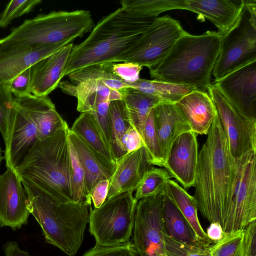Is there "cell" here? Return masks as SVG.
Instances as JSON below:
<instances>
[{
	"instance_id": "8fae6325",
	"label": "cell",
	"mask_w": 256,
	"mask_h": 256,
	"mask_svg": "<svg viewBox=\"0 0 256 256\" xmlns=\"http://www.w3.org/2000/svg\"><path fill=\"white\" fill-rule=\"evenodd\" d=\"M256 220V151L240 161L237 182L222 230L224 233L244 229Z\"/></svg>"
},
{
	"instance_id": "8992f818",
	"label": "cell",
	"mask_w": 256,
	"mask_h": 256,
	"mask_svg": "<svg viewBox=\"0 0 256 256\" xmlns=\"http://www.w3.org/2000/svg\"><path fill=\"white\" fill-rule=\"evenodd\" d=\"M28 209L40 226L46 242L68 256H74L84 237L90 212L86 202L57 203L23 186Z\"/></svg>"
},
{
	"instance_id": "ba28073f",
	"label": "cell",
	"mask_w": 256,
	"mask_h": 256,
	"mask_svg": "<svg viewBox=\"0 0 256 256\" xmlns=\"http://www.w3.org/2000/svg\"><path fill=\"white\" fill-rule=\"evenodd\" d=\"M133 192L129 191L106 199L100 208L90 209L89 231L96 244L112 246L130 240L138 202Z\"/></svg>"
},
{
	"instance_id": "816d5d0a",
	"label": "cell",
	"mask_w": 256,
	"mask_h": 256,
	"mask_svg": "<svg viewBox=\"0 0 256 256\" xmlns=\"http://www.w3.org/2000/svg\"><path fill=\"white\" fill-rule=\"evenodd\" d=\"M164 256H166V254H164Z\"/></svg>"
},
{
	"instance_id": "d6986e66",
	"label": "cell",
	"mask_w": 256,
	"mask_h": 256,
	"mask_svg": "<svg viewBox=\"0 0 256 256\" xmlns=\"http://www.w3.org/2000/svg\"><path fill=\"white\" fill-rule=\"evenodd\" d=\"M154 129L164 163L174 140L190 128L174 103L160 102L152 110Z\"/></svg>"
},
{
	"instance_id": "7c38bea8",
	"label": "cell",
	"mask_w": 256,
	"mask_h": 256,
	"mask_svg": "<svg viewBox=\"0 0 256 256\" xmlns=\"http://www.w3.org/2000/svg\"><path fill=\"white\" fill-rule=\"evenodd\" d=\"M160 193L139 200L136 205L132 242L140 256H164L165 230Z\"/></svg>"
},
{
	"instance_id": "603a6c76",
	"label": "cell",
	"mask_w": 256,
	"mask_h": 256,
	"mask_svg": "<svg viewBox=\"0 0 256 256\" xmlns=\"http://www.w3.org/2000/svg\"><path fill=\"white\" fill-rule=\"evenodd\" d=\"M66 40L35 49L11 53L0 57V82L8 84L26 69L67 44Z\"/></svg>"
},
{
	"instance_id": "4dcf8cb0",
	"label": "cell",
	"mask_w": 256,
	"mask_h": 256,
	"mask_svg": "<svg viewBox=\"0 0 256 256\" xmlns=\"http://www.w3.org/2000/svg\"><path fill=\"white\" fill-rule=\"evenodd\" d=\"M111 132V152L117 162L124 156L122 139L126 131L132 126L126 113L122 100L110 102L109 106Z\"/></svg>"
},
{
	"instance_id": "484cf974",
	"label": "cell",
	"mask_w": 256,
	"mask_h": 256,
	"mask_svg": "<svg viewBox=\"0 0 256 256\" xmlns=\"http://www.w3.org/2000/svg\"><path fill=\"white\" fill-rule=\"evenodd\" d=\"M68 138L75 148L84 171L87 202L91 205L90 194L93 188L100 181L109 180V177L90 148L70 129Z\"/></svg>"
},
{
	"instance_id": "83f0119b",
	"label": "cell",
	"mask_w": 256,
	"mask_h": 256,
	"mask_svg": "<svg viewBox=\"0 0 256 256\" xmlns=\"http://www.w3.org/2000/svg\"><path fill=\"white\" fill-rule=\"evenodd\" d=\"M122 100L126 113L130 125L142 136L150 114L162 101L154 96L131 88L124 94Z\"/></svg>"
},
{
	"instance_id": "d4e9b609",
	"label": "cell",
	"mask_w": 256,
	"mask_h": 256,
	"mask_svg": "<svg viewBox=\"0 0 256 256\" xmlns=\"http://www.w3.org/2000/svg\"><path fill=\"white\" fill-rule=\"evenodd\" d=\"M77 98L76 110L84 112L92 110L98 104L104 101L122 100L124 95L108 88L102 80L90 79L74 84Z\"/></svg>"
},
{
	"instance_id": "74e56055",
	"label": "cell",
	"mask_w": 256,
	"mask_h": 256,
	"mask_svg": "<svg viewBox=\"0 0 256 256\" xmlns=\"http://www.w3.org/2000/svg\"><path fill=\"white\" fill-rule=\"evenodd\" d=\"M42 2L41 0L10 1L0 14V28H6L14 19L29 13Z\"/></svg>"
},
{
	"instance_id": "d6a6232c",
	"label": "cell",
	"mask_w": 256,
	"mask_h": 256,
	"mask_svg": "<svg viewBox=\"0 0 256 256\" xmlns=\"http://www.w3.org/2000/svg\"><path fill=\"white\" fill-rule=\"evenodd\" d=\"M172 178L165 169L149 167L143 173L136 189L134 198L139 200L162 193L166 182Z\"/></svg>"
},
{
	"instance_id": "836d02e7",
	"label": "cell",
	"mask_w": 256,
	"mask_h": 256,
	"mask_svg": "<svg viewBox=\"0 0 256 256\" xmlns=\"http://www.w3.org/2000/svg\"><path fill=\"white\" fill-rule=\"evenodd\" d=\"M142 137L148 164L164 167V158L154 124L152 110L147 118Z\"/></svg>"
},
{
	"instance_id": "3957f363",
	"label": "cell",
	"mask_w": 256,
	"mask_h": 256,
	"mask_svg": "<svg viewBox=\"0 0 256 256\" xmlns=\"http://www.w3.org/2000/svg\"><path fill=\"white\" fill-rule=\"evenodd\" d=\"M154 20L133 16L120 7L102 18L86 38L73 46L64 76L92 65L118 62Z\"/></svg>"
},
{
	"instance_id": "ac0fdd59",
	"label": "cell",
	"mask_w": 256,
	"mask_h": 256,
	"mask_svg": "<svg viewBox=\"0 0 256 256\" xmlns=\"http://www.w3.org/2000/svg\"><path fill=\"white\" fill-rule=\"evenodd\" d=\"M244 2V0H184L182 10L210 20L222 36L237 21Z\"/></svg>"
},
{
	"instance_id": "1f68e13d",
	"label": "cell",
	"mask_w": 256,
	"mask_h": 256,
	"mask_svg": "<svg viewBox=\"0 0 256 256\" xmlns=\"http://www.w3.org/2000/svg\"><path fill=\"white\" fill-rule=\"evenodd\" d=\"M111 64L112 63H106L92 65L72 72L67 76L74 85L89 79L102 80L110 89L118 91L124 96L130 88L112 73Z\"/></svg>"
},
{
	"instance_id": "cb8c5ba5",
	"label": "cell",
	"mask_w": 256,
	"mask_h": 256,
	"mask_svg": "<svg viewBox=\"0 0 256 256\" xmlns=\"http://www.w3.org/2000/svg\"><path fill=\"white\" fill-rule=\"evenodd\" d=\"M163 194L162 214L166 234L183 243L201 248L210 246L200 238L181 212L164 194Z\"/></svg>"
},
{
	"instance_id": "681fc988",
	"label": "cell",
	"mask_w": 256,
	"mask_h": 256,
	"mask_svg": "<svg viewBox=\"0 0 256 256\" xmlns=\"http://www.w3.org/2000/svg\"><path fill=\"white\" fill-rule=\"evenodd\" d=\"M58 86L65 93L72 96H76V88L74 85L68 81L60 82Z\"/></svg>"
},
{
	"instance_id": "4fadbf2b",
	"label": "cell",
	"mask_w": 256,
	"mask_h": 256,
	"mask_svg": "<svg viewBox=\"0 0 256 256\" xmlns=\"http://www.w3.org/2000/svg\"><path fill=\"white\" fill-rule=\"evenodd\" d=\"M38 140L32 94L15 98L14 112L8 134L4 140L6 168L14 169L18 166Z\"/></svg>"
},
{
	"instance_id": "f907efd6",
	"label": "cell",
	"mask_w": 256,
	"mask_h": 256,
	"mask_svg": "<svg viewBox=\"0 0 256 256\" xmlns=\"http://www.w3.org/2000/svg\"><path fill=\"white\" fill-rule=\"evenodd\" d=\"M3 158H4V156L2 155V150H1V148L0 147V164L2 161V160Z\"/></svg>"
},
{
	"instance_id": "ab89813d",
	"label": "cell",
	"mask_w": 256,
	"mask_h": 256,
	"mask_svg": "<svg viewBox=\"0 0 256 256\" xmlns=\"http://www.w3.org/2000/svg\"><path fill=\"white\" fill-rule=\"evenodd\" d=\"M82 256H140L132 241L112 246L98 244L86 251Z\"/></svg>"
},
{
	"instance_id": "f6af8a7d",
	"label": "cell",
	"mask_w": 256,
	"mask_h": 256,
	"mask_svg": "<svg viewBox=\"0 0 256 256\" xmlns=\"http://www.w3.org/2000/svg\"><path fill=\"white\" fill-rule=\"evenodd\" d=\"M244 256H256V220L244 229Z\"/></svg>"
},
{
	"instance_id": "6da1fadb",
	"label": "cell",
	"mask_w": 256,
	"mask_h": 256,
	"mask_svg": "<svg viewBox=\"0 0 256 256\" xmlns=\"http://www.w3.org/2000/svg\"><path fill=\"white\" fill-rule=\"evenodd\" d=\"M240 160L231 155L217 114L198 153L194 197L202 216L210 223H219L222 228L237 182Z\"/></svg>"
},
{
	"instance_id": "30bf717a",
	"label": "cell",
	"mask_w": 256,
	"mask_h": 256,
	"mask_svg": "<svg viewBox=\"0 0 256 256\" xmlns=\"http://www.w3.org/2000/svg\"><path fill=\"white\" fill-rule=\"evenodd\" d=\"M207 92L216 108L232 158L239 160L256 151V120L240 112L212 82L208 86Z\"/></svg>"
},
{
	"instance_id": "7dc6e473",
	"label": "cell",
	"mask_w": 256,
	"mask_h": 256,
	"mask_svg": "<svg viewBox=\"0 0 256 256\" xmlns=\"http://www.w3.org/2000/svg\"><path fill=\"white\" fill-rule=\"evenodd\" d=\"M208 238L214 243L223 237L224 232L221 225L218 222H211L206 228V232Z\"/></svg>"
},
{
	"instance_id": "8d00e7d4",
	"label": "cell",
	"mask_w": 256,
	"mask_h": 256,
	"mask_svg": "<svg viewBox=\"0 0 256 256\" xmlns=\"http://www.w3.org/2000/svg\"><path fill=\"white\" fill-rule=\"evenodd\" d=\"M15 98L6 84L0 82V132L6 140L14 112Z\"/></svg>"
},
{
	"instance_id": "bcb514c9",
	"label": "cell",
	"mask_w": 256,
	"mask_h": 256,
	"mask_svg": "<svg viewBox=\"0 0 256 256\" xmlns=\"http://www.w3.org/2000/svg\"><path fill=\"white\" fill-rule=\"evenodd\" d=\"M109 180L99 182L93 188L90 194V198L94 208H100L106 200L108 194Z\"/></svg>"
},
{
	"instance_id": "f35d334b",
	"label": "cell",
	"mask_w": 256,
	"mask_h": 256,
	"mask_svg": "<svg viewBox=\"0 0 256 256\" xmlns=\"http://www.w3.org/2000/svg\"><path fill=\"white\" fill-rule=\"evenodd\" d=\"M164 249L166 256H210V248H201L178 242L166 234Z\"/></svg>"
},
{
	"instance_id": "2e32d148",
	"label": "cell",
	"mask_w": 256,
	"mask_h": 256,
	"mask_svg": "<svg viewBox=\"0 0 256 256\" xmlns=\"http://www.w3.org/2000/svg\"><path fill=\"white\" fill-rule=\"evenodd\" d=\"M195 132H184L172 143L164 167L186 188L194 186L198 160Z\"/></svg>"
},
{
	"instance_id": "ffe728a7",
	"label": "cell",
	"mask_w": 256,
	"mask_h": 256,
	"mask_svg": "<svg viewBox=\"0 0 256 256\" xmlns=\"http://www.w3.org/2000/svg\"><path fill=\"white\" fill-rule=\"evenodd\" d=\"M148 164L144 147L120 158L116 162V170L109 179L106 199L129 191L134 192L144 172L149 168L146 166Z\"/></svg>"
},
{
	"instance_id": "b9f144b4",
	"label": "cell",
	"mask_w": 256,
	"mask_h": 256,
	"mask_svg": "<svg viewBox=\"0 0 256 256\" xmlns=\"http://www.w3.org/2000/svg\"><path fill=\"white\" fill-rule=\"evenodd\" d=\"M142 67L132 62H113L111 70L114 74L126 83H132L140 78Z\"/></svg>"
},
{
	"instance_id": "7a4b0ae2",
	"label": "cell",
	"mask_w": 256,
	"mask_h": 256,
	"mask_svg": "<svg viewBox=\"0 0 256 256\" xmlns=\"http://www.w3.org/2000/svg\"><path fill=\"white\" fill-rule=\"evenodd\" d=\"M66 124L52 136L38 140L14 171L23 186L55 202H73Z\"/></svg>"
},
{
	"instance_id": "9a60e30c",
	"label": "cell",
	"mask_w": 256,
	"mask_h": 256,
	"mask_svg": "<svg viewBox=\"0 0 256 256\" xmlns=\"http://www.w3.org/2000/svg\"><path fill=\"white\" fill-rule=\"evenodd\" d=\"M30 214L23 184L14 170L7 168L0 175V226L20 229L28 224Z\"/></svg>"
},
{
	"instance_id": "e0dca14e",
	"label": "cell",
	"mask_w": 256,
	"mask_h": 256,
	"mask_svg": "<svg viewBox=\"0 0 256 256\" xmlns=\"http://www.w3.org/2000/svg\"><path fill=\"white\" fill-rule=\"evenodd\" d=\"M74 44H66L31 66L30 93L38 96H48L58 86Z\"/></svg>"
},
{
	"instance_id": "7bdbcfd3",
	"label": "cell",
	"mask_w": 256,
	"mask_h": 256,
	"mask_svg": "<svg viewBox=\"0 0 256 256\" xmlns=\"http://www.w3.org/2000/svg\"><path fill=\"white\" fill-rule=\"evenodd\" d=\"M31 67L26 69L6 84L10 92L15 98H20L30 93Z\"/></svg>"
},
{
	"instance_id": "5b68a950",
	"label": "cell",
	"mask_w": 256,
	"mask_h": 256,
	"mask_svg": "<svg viewBox=\"0 0 256 256\" xmlns=\"http://www.w3.org/2000/svg\"><path fill=\"white\" fill-rule=\"evenodd\" d=\"M90 11H52L26 20L0 39V57L82 37L94 26Z\"/></svg>"
},
{
	"instance_id": "60d3db41",
	"label": "cell",
	"mask_w": 256,
	"mask_h": 256,
	"mask_svg": "<svg viewBox=\"0 0 256 256\" xmlns=\"http://www.w3.org/2000/svg\"><path fill=\"white\" fill-rule=\"evenodd\" d=\"M110 103V101L108 100L102 102L97 104L90 112L93 115L102 138L111 152Z\"/></svg>"
},
{
	"instance_id": "e575fe53",
	"label": "cell",
	"mask_w": 256,
	"mask_h": 256,
	"mask_svg": "<svg viewBox=\"0 0 256 256\" xmlns=\"http://www.w3.org/2000/svg\"><path fill=\"white\" fill-rule=\"evenodd\" d=\"M210 251V256H244V230L224 233Z\"/></svg>"
},
{
	"instance_id": "9c48e42d",
	"label": "cell",
	"mask_w": 256,
	"mask_h": 256,
	"mask_svg": "<svg viewBox=\"0 0 256 256\" xmlns=\"http://www.w3.org/2000/svg\"><path fill=\"white\" fill-rule=\"evenodd\" d=\"M186 32L176 20L168 15L158 16L118 62H132L149 69L161 61Z\"/></svg>"
},
{
	"instance_id": "c3c4849f",
	"label": "cell",
	"mask_w": 256,
	"mask_h": 256,
	"mask_svg": "<svg viewBox=\"0 0 256 256\" xmlns=\"http://www.w3.org/2000/svg\"><path fill=\"white\" fill-rule=\"evenodd\" d=\"M6 256H30L28 253L21 250L16 242L8 241L3 246Z\"/></svg>"
},
{
	"instance_id": "5bb4252c",
	"label": "cell",
	"mask_w": 256,
	"mask_h": 256,
	"mask_svg": "<svg viewBox=\"0 0 256 256\" xmlns=\"http://www.w3.org/2000/svg\"><path fill=\"white\" fill-rule=\"evenodd\" d=\"M212 83L240 112L256 120V61Z\"/></svg>"
},
{
	"instance_id": "ee69618b",
	"label": "cell",
	"mask_w": 256,
	"mask_h": 256,
	"mask_svg": "<svg viewBox=\"0 0 256 256\" xmlns=\"http://www.w3.org/2000/svg\"><path fill=\"white\" fill-rule=\"evenodd\" d=\"M122 146L126 154L144 147V142L139 132L131 126L122 138Z\"/></svg>"
},
{
	"instance_id": "f1b7e54d",
	"label": "cell",
	"mask_w": 256,
	"mask_h": 256,
	"mask_svg": "<svg viewBox=\"0 0 256 256\" xmlns=\"http://www.w3.org/2000/svg\"><path fill=\"white\" fill-rule=\"evenodd\" d=\"M126 84L132 89L154 96L163 102L171 103H176L196 90L191 86L156 80L140 78L134 82Z\"/></svg>"
},
{
	"instance_id": "44dd1931",
	"label": "cell",
	"mask_w": 256,
	"mask_h": 256,
	"mask_svg": "<svg viewBox=\"0 0 256 256\" xmlns=\"http://www.w3.org/2000/svg\"><path fill=\"white\" fill-rule=\"evenodd\" d=\"M188 122L191 131L207 134L218 114L207 92L195 90L174 103Z\"/></svg>"
},
{
	"instance_id": "52a82bcc",
	"label": "cell",
	"mask_w": 256,
	"mask_h": 256,
	"mask_svg": "<svg viewBox=\"0 0 256 256\" xmlns=\"http://www.w3.org/2000/svg\"><path fill=\"white\" fill-rule=\"evenodd\" d=\"M256 61V0H244L238 18L222 36L212 75L218 80Z\"/></svg>"
},
{
	"instance_id": "277c9868",
	"label": "cell",
	"mask_w": 256,
	"mask_h": 256,
	"mask_svg": "<svg viewBox=\"0 0 256 256\" xmlns=\"http://www.w3.org/2000/svg\"><path fill=\"white\" fill-rule=\"evenodd\" d=\"M221 40L217 32L208 30L200 35L186 32L166 56L149 68L151 78L207 92Z\"/></svg>"
},
{
	"instance_id": "7402d4cb",
	"label": "cell",
	"mask_w": 256,
	"mask_h": 256,
	"mask_svg": "<svg viewBox=\"0 0 256 256\" xmlns=\"http://www.w3.org/2000/svg\"><path fill=\"white\" fill-rule=\"evenodd\" d=\"M70 129L90 148L110 179L116 170V162L108 148L92 114L90 112H82Z\"/></svg>"
},
{
	"instance_id": "4316f807",
	"label": "cell",
	"mask_w": 256,
	"mask_h": 256,
	"mask_svg": "<svg viewBox=\"0 0 256 256\" xmlns=\"http://www.w3.org/2000/svg\"><path fill=\"white\" fill-rule=\"evenodd\" d=\"M162 193L166 194L178 208L198 236L209 245L212 244L199 221L198 208L194 196L190 194L175 180L170 179L166 182Z\"/></svg>"
},
{
	"instance_id": "d590c367",
	"label": "cell",
	"mask_w": 256,
	"mask_h": 256,
	"mask_svg": "<svg viewBox=\"0 0 256 256\" xmlns=\"http://www.w3.org/2000/svg\"><path fill=\"white\" fill-rule=\"evenodd\" d=\"M69 150L73 202L88 203L86 193L84 172L78 160L75 148L70 139Z\"/></svg>"
},
{
	"instance_id": "f546056e",
	"label": "cell",
	"mask_w": 256,
	"mask_h": 256,
	"mask_svg": "<svg viewBox=\"0 0 256 256\" xmlns=\"http://www.w3.org/2000/svg\"><path fill=\"white\" fill-rule=\"evenodd\" d=\"M184 0H122L120 8L126 12L144 18L155 19L166 11L183 9Z\"/></svg>"
}]
</instances>
